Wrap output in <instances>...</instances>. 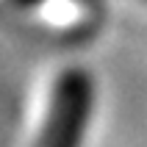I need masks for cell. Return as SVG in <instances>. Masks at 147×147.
Wrapping results in <instances>:
<instances>
[{"label":"cell","mask_w":147,"mask_h":147,"mask_svg":"<svg viewBox=\"0 0 147 147\" xmlns=\"http://www.w3.org/2000/svg\"><path fill=\"white\" fill-rule=\"evenodd\" d=\"M97 111V78L69 64L53 78L33 147H83Z\"/></svg>","instance_id":"6da1fadb"},{"label":"cell","mask_w":147,"mask_h":147,"mask_svg":"<svg viewBox=\"0 0 147 147\" xmlns=\"http://www.w3.org/2000/svg\"><path fill=\"white\" fill-rule=\"evenodd\" d=\"M11 3H17V6H22V8H39L47 0H11Z\"/></svg>","instance_id":"7a4b0ae2"},{"label":"cell","mask_w":147,"mask_h":147,"mask_svg":"<svg viewBox=\"0 0 147 147\" xmlns=\"http://www.w3.org/2000/svg\"><path fill=\"white\" fill-rule=\"evenodd\" d=\"M144 3H147V0H144Z\"/></svg>","instance_id":"3957f363"}]
</instances>
